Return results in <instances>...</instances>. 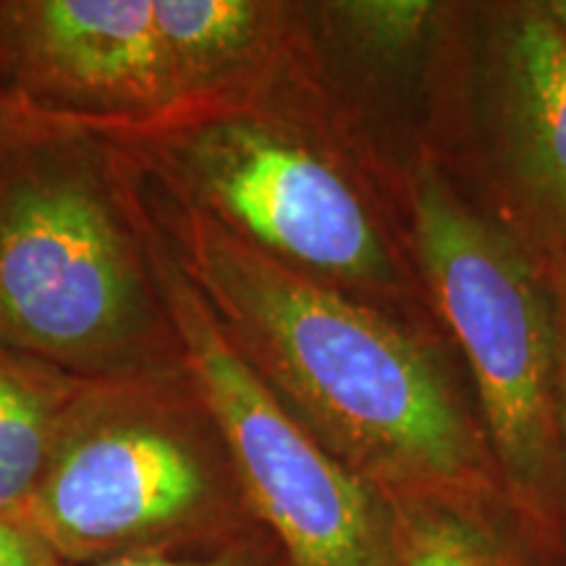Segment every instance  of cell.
Wrapping results in <instances>:
<instances>
[{
    "mask_svg": "<svg viewBox=\"0 0 566 566\" xmlns=\"http://www.w3.org/2000/svg\"><path fill=\"white\" fill-rule=\"evenodd\" d=\"M153 315L147 265L90 176L45 160L0 181V342L105 367L142 349Z\"/></svg>",
    "mask_w": 566,
    "mask_h": 566,
    "instance_id": "5b68a950",
    "label": "cell"
},
{
    "mask_svg": "<svg viewBox=\"0 0 566 566\" xmlns=\"http://www.w3.org/2000/svg\"><path fill=\"white\" fill-rule=\"evenodd\" d=\"M147 271L189 384L250 504L289 566H396L394 501L331 454L233 349L158 231L142 237Z\"/></svg>",
    "mask_w": 566,
    "mask_h": 566,
    "instance_id": "277c9868",
    "label": "cell"
},
{
    "mask_svg": "<svg viewBox=\"0 0 566 566\" xmlns=\"http://www.w3.org/2000/svg\"><path fill=\"white\" fill-rule=\"evenodd\" d=\"M9 19L24 80L87 126L171 111L153 0H34Z\"/></svg>",
    "mask_w": 566,
    "mask_h": 566,
    "instance_id": "ba28073f",
    "label": "cell"
},
{
    "mask_svg": "<svg viewBox=\"0 0 566 566\" xmlns=\"http://www.w3.org/2000/svg\"><path fill=\"white\" fill-rule=\"evenodd\" d=\"M168 124L273 103L313 71L307 6L153 0Z\"/></svg>",
    "mask_w": 566,
    "mask_h": 566,
    "instance_id": "9c48e42d",
    "label": "cell"
},
{
    "mask_svg": "<svg viewBox=\"0 0 566 566\" xmlns=\"http://www.w3.org/2000/svg\"><path fill=\"white\" fill-rule=\"evenodd\" d=\"M171 237L233 349L338 462L394 504L512 509L449 342L289 271L181 197Z\"/></svg>",
    "mask_w": 566,
    "mask_h": 566,
    "instance_id": "6da1fadb",
    "label": "cell"
},
{
    "mask_svg": "<svg viewBox=\"0 0 566 566\" xmlns=\"http://www.w3.org/2000/svg\"><path fill=\"white\" fill-rule=\"evenodd\" d=\"M441 168L543 273L566 271V45L543 0L470 3L457 139Z\"/></svg>",
    "mask_w": 566,
    "mask_h": 566,
    "instance_id": "8992f818",
    "label": "cell"
},
{
    "mask_svg": "<svg viewBox=\"0 0 566 566\" xmlns=\"http://www.w3.org/2000/svg\"><path fill=\"white\" fill-rule=\"evenodd\" d=\"M396 566H551L514 509H470L436 501L394 504Z\"/></svg>",
    "mask_w": 566,
    "mask_h": 566,
    "instance_id": "8fae6325",
    "label": "cell"
},
{
    "mask_svg": "<svg viewBox=\"0 0 566 566\" xmlns=\"http://www.w3.org/2000/svg\"><path fill=\"white\" fill-rule=\"evenodd\" d=\"M556 300V323H558V359H562V438L566 459V271L546 275ZM566 566V564H564Z\"/></svg>",
    "mask_w": 566,
    "mask_h": 566,
    "instance_id": "9a60e30c",
    "label": "cell"
},
{
    "mask_svg": "<svg viewBox=\"0 0 566 566\" xmlns=\"http://www.w3.org/2000/svg\"><path fill=\"white\" fill-rule=\"evenodd\" d=\"M415 271L467 370L509 504L551 566L566 564V459L554 289L504 226L433 158L401 176Z\"/></svg>",
    "mask_w": 566,
    "mask_h": 566,
    "instance_id": "3957f363",
    "label": "cell"
},
{
    "mask_svg": "<svg viewBox=\"0 0 566 566\" xmlns=\"http://www.w3.org/2000/svg\"><path fill=\"white\" fill-rule=\"evenodd\" d=\"M124 412L92 415L55 446L24 514L48 546H124L187 525L216 501L210 464L179 424Z\"/></svg>",
    "mask_w": 566,
    "mask_h": 566,
    "instance_id": "52a82bcc",
    "label": "cell"
},
{
    "mask_svg": "<svg viewBox=\"0 0 566 566\" xmlns=\"http://www.w3.org/2000/svg\"><path fill=\"white\" fill-rule=\"evenodd\" d=\"M160 137L181 200L289 271L449 342L417 279L401 181L338 124L321 82Z\"/></svg>",
    "mask_w": 566,
    "mask_h": 566,
    "instance_id": "7a4b0ae2",
    "label": "cell"
},
{
    "mask_svg": "<svg viewBox=\"0 0 566 566\" xmlns=\"http://www.w3.org/2000/svg\"><path fill=\"white\" fill-rule=\"evenodd\" d=\"M90 566H258L252 548H229L216 558H166V556H122Z\"/></svg>",
    "mask_w": 566,
    "mask_h": 566,
    "instance_id": "5bb4252c",
    "label": "cell"
},
{
    "mask_svg": "<svg viewBox=\"0 0 566 566\" xmlns=\"http://www.w3.org/2000/svg\"><path fill=\"white\" fill-rule=\"evenodd\" d=\"M80 118L63 111L34 108L30 103L0 95V158L40 147L42 142L82 129Z\"/></svg>",
    "mask_w": 566,
    "mask_h": 566,
    "instance_id": "7c38bea8",
    "label": "cell"
},
{
    "mask_svg": "<svg viewBox=\"0 0 566 566\" xmlns=\"http://www.w3.org/2000/svg\"><path fill=\"white\" fill-rule=\"evenodd\" d=\"M80 399V384L0 342V520L24 522Z\"/></svg>",
    "mask_w": 566,
    "mask_h": 566,
    "instance_id": "30bf717a",
    "label": "cell"
},
{
    "mask_svg": "<svg viewBox=\"0 0 566 566\" xmlns=\"http://www.w3.org/2000/svg\"><path fill=\"white\" fill-rule=\"evenodd\" d=\"M543 9H546L548 19L554 21L558 38H562L566 45V0H543Z\"/></svg>",
    "mask_w": 566,
    "mask_h": 566,
    "instance_id": "2e32d148",
    "label": "cell"
},
{
    "mask_svg": "<svg viewBox=\"0 0 566 566\" xmlns=\"http://www.w3.org/2000/svg\"><path fill=\"white\" fill-rule=\"evenodd\" d=\"M0 566H53L51 546L24 522L0 520Z\"/></svg>",
    "mask_w": 566,
    "mask_h": 566,
    "instance_id": "4fadbf2b",
    "label": "cell"
}]
</instances>
